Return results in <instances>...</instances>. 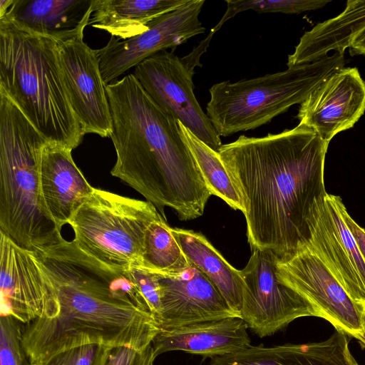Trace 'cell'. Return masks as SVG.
<instances>
[{
  "instance_id": "ba28073f",
  "label": "cell",
  "mask_w": 365,
  "mask_h": 365,
  "mask_svg": "<svg viewBox=\"0 0 365 365\" xmlns=\"http://www.w3.org/2000/svg\"><path fill=\"white\" fill-rule=\"evenodd\" d=\"M277 275L336 330L356 339L365 349V308L353 300L319 257L307 246L293 255L277 257Z\"/></svg>"
},
{
  "instance_id": "7a4b0ae2",
  "label": "cell",
  "mask_w": 365,
  "mask_h": 365,
  "mask_svg": "<svg viewBox=\"0 0 365 365\" xmlns=\"http://www.w3.org/2000/svg\"><path fill=\"white\" fill-rule=\"evenodd\" d=\"M55 288L53 317L23 327L29 364L72 347L99 344L142 349L159 331L128 271L115 269L64 240L36 253Z\"/></svg>"
},
{
  "instance_id": "83f0119b",
  "label": "cell",
  "mask_w": 365,
  "mask_h": 365,
  "mask_svg": "<svg viewBox=\"0 0 365 365\" xmlns=\"http://www.w3.org/2000/svg\"><path fill=\"white\" fill-rule=\"evenodd\" d=\"M21 322L10 315L0 317V365H29L22 346Z\"/></svg>"
},
{
  "instance_id": "484cf974",
  "label": "cell",
  "mask_w": 365,
  "mask_h": 365,
  "mask_svg": "<svg viewBox=\"0 0 365 365\" xmlns=\"http://www.w3.org/2000/svg\"><path fill=\"white\" fill-rule=\"evenodd\" d=\"M227 9L218 24L203 40L210 44L213 34L230 19L238 13L252 10L258 13L301 14L317 10L325 6L330 1L327 0H226Z\"/></svg>"
},
{
  "instance_id": "7c38bea8",
  "label": "cell",
  "mask_w": 365,
  "mask_h": 365,
  "mask_svg": "<svg viewBox=\"0 0 365 365\" xmlns=\"http://www.w3.org/2000/svg\"><path fill=\"white\" fill-rule=\"evenodd\" d=\"M1 314L26 324L57 313L53 282L35 252L21 248L0 231Z\"/></svg>"
},
{
  "instance_id": "8fae6325",
  "label": "cell",
  "mask_w": 365,
  "mask_h": 365,
  "mask_svg": "<svg viewBox=\"0 0 365 365\" xmlns=\"http://www.w3.org/2000/svg\"><path fill=\"white\" fill-rule=\"evenodd\" d=\"M205 2L189 0L151 21L145 32L134 37L122 40L111 36L104 47L96 50L106 84L153 55L168 48L173 51L190 38L205 33L199 19Z\"/></svg>"
},
{
  "instance_id": "6da1fadb",
  "label": "cell",
  "mask_w": 365,
  "mask_h": 365,
  "mask_svg": "<svg viewBox=\"0 0 365 365\" xmlns=\"http://www.w3.org/2000/svg\"><path fill=\"white\" fill-rule=\"evenodd\" d=\"M328 145L299 124L263 137L242 135L222 145L218 153L243 205L252 251L285 257L307 244L311 207L327 193Z\"/></svg>"
},
{
  "instance_id": "ffe728a7",
  "label": "cell",
  "mask_w": 365,
  "mask_h": 365,
  "mask_svg": "<svg viewBox=\"0 0 365 365\" xmlns=\"http://www.w3.org/2000/svg\"><path fill=\"white\" fill-rule=\"evenodd\" d=\"M71 151L47 143L41 158L42 197L49 215L61 230L94 188L75 164Z\"/></svg>"
},
{
  "instance_id": "5b68a950",
  "label": "cell",
  "mask_w": 365,
  "mask_h": 365,
  "mask_svg": "<svg viewBox=\"0 0 365 365\" xmlns=\"http://www.w3.org/2000/svg\"><path fill=\"white\" fill-rule=\"evenodd\" d=\"M47 143L0 91V231L36 253L65 240L41 190V158Z\"/></svg>"
},
{
  "instance_id": "d4e9b609",
  "label": "cell",
  "mask_w": 365,
  "mask_h": 365,
  "mask_svg": "<svg viewBox=\"0 0 365 365\" xmlns=\"http://www.w3.org/2000/svg\"><path fill=\"white\" fill-rule=\"evenodd\" d=\"M180 133L187 144L211 195L223 200L234 210L244 211L237 190L222 162L219 153L198 139L178 122Z\"/></svg>"
},
{
  "instance_id": "f546056e",
  "label": "cell",
  "mask_w": 365,
  "mask_h": 365,
  "mask_svg": "<svg viewBox=\"0 0 365 365\" xmlns=\"http://www.w3.org/2000/svg\"><path fill=\"white\" fill-rule=\"evenodd\" d=\"M155 358L151 344L142 349L120 346L110 349L105 365H153Z\"/></svg>"
},
{
  "instance_id": "1f68e13d",
  "label": "cell",
  "mask_w": 365,
  "mask_h": 365,
  "mask_svg": "<svg viewBox=\"0 0 365 365\" xmlns=\"http://www.w3.org/2000/svg\"><path fill=\"white\" fill-rule=\"evenodd\" d=\"M349 48L351 56H365V29L355 38Z\"/></svg>"
},
{
  "instance_id": "cb8c5ba5",
  "label": "cell",
  "mask_w": 365,
  "mask_h": 365,
  "mask_svg": "<svg viewBox=\"0 0 365 365\" xmlns=\"http://www.w3.org/2000/svg\"><path fill=\"white\" fill-rule=\"evenodd\" d=\"M138 264L163 274H179L191 266L174 237L172 227L162 216L153 221L146 230Z\"/></svg>"
},
{
  "instance_id": "277c9868",
  "label": "cell",
  "mask_w": 365,
  "mask_h": 365,
  "mask_svg": "<svg viewBox=\"0 0 365 365\" xmlns=\"http://www.w3.org/2000/svg\"><path fill=\"white\" fill-rule=\"evenodd\" d=\"M0 91L50 144L73 150L83 133L71 108L57 42L0 18Z\"/></svg>"
},
{
  "instance_id": "44dd1931",
  "label": "cell",
  "mask_w": 365,
  "mask_h": 365,
  "mask_svg": "<svg viewBox=\"0 0 365 365\" xmlns=\"http://www.w3.org/2000/svg\"><path fill=\"white\" fill-rule=\"evenodd\" d=\"M365 29V0H349L338 16L317 24L306 31L294 52L288 56V68L317 61L330 51L344 53Z\"/></svg>"
},
{
  "instance_id": "9a60e30c",
  "label": "cell",
  "mask_w": 365,
  "mask_h": 365,
  "mask_svg": "<svg viewBox=\"0 0 365 365\" xmlns=\"http://www.w3.org/2000/svg\"><path fill=\"white\" fill-rule=\"evenodd\" d=\"M365 112V81L355 67H343L327 76L300 104L299 125L326 143L352 128Z\"/></svg>"
},
{
  "instance_id": "30bf717a",
  "label": "cell",
  "mask_w": 365,
  "mask_h": 365,
  "mask_svg": "<svg viewBox=\"0 0 365 365\" xmlns=\"http://www.w3.org/2000/svg\"><path fill=\"white\" fill-rule=\"evenodd\" d=\"M190 71L173 51H163L135 67L133 75L155 103L198 139L218 152L220 136L194 93Z\"/></svg>"
},
{
  "instance_id": "e0dca14e",
  "label": "cell",
  "mask_w": 365,
  "mask_h": 365,
  "mask_svg": "<svg viewBox=\"0 0 365 365\" xmlns=\"http://www.w3.org/2000/svg\"><path fill=\"white\" fill-rule=\"evenodd\" d=\"M94 0H0L5 17L31 32L56 42L83 36Z\"/></svg>"
},
{
  "instance_id": "7402d4cb",
  "label": "cell",
  "mask_w": 365,
  "mask_h": 365,
  "mask_svg": "<svg viewBox=\"0 0 365 365\" xmlns=\"http://www.w3.org/2000/svg\"><path fill=\"white\" fill-rule=\"evenodd\" d=\"M189 0H94L89 25L122 40L141 34L160 16Z\"/></svg>"
},
{
  "instance_id": "5bb4252c",
  "label": "cell",
  "mask_w": 365,
  "mask_h": 365,
  "mask_svg": "<svg viewBox=\"0 0 365 365\" xmlns=\"http://www.w3.org/2000/svg\"><path fill=\"white\" fill-rule=\"evenodd\" d=\"M78 36L57 42L58 63L71 108L83 135L110 137L112 116L96 50Z\"/></svg>"
},
{
  "instance_id": "4fadbf2b",
  "label": "cell",
  "mask_w": 365,
  "mask_h": 365,
  "mask_svg": "<svg viewBox=\"0 0 365 365\" xmlns=\"http://www.w3.org/2000/svg\"><path fill=\"white\" fill-rule=\"evenodd\" d=\"M341 198L327 193L312 205L305 245L327 266L349 297L365 308V261L339 207Z\"/></svg>"
},
{
  "instance_id": "52a82bcc",
  "label": "cell",
  "mask_w": 365,
  "mask_h": 365,
  "mask_svg": "<svg viewBox=\"0 0 365 365\" xmlns=\"http://www.w3.org/2000/svg\"><path fill=\"white\" fill-rule=\"evenodd\" d=\"M161 217L148 201L93 188L68 222L82 251L117 270L139 264L146 230Z\"/></svg>"
},
{
  "instance_id": "f1b7e54d",
  "label": "cell",
  "mask_w": 365,
  "mask_h": 365,
  "mask_svg": "<svg viewBox=\"0 0 365 365\" xmlns=\"http://www.w3.org/2000/svg\"><path fill=\"white\" fill-rule=\"evenodd\" d=\"M158 322L160 313V286L157 273L134 264L127 270Z\"/></svg>"
},
{
  "instance_id": "9c48e42d",
  "label": "cell",
  "mask_w": 365,
  "mask_h": 365,
  "mask_svg": "<svg viewBox=\"0 0 365 365\" xmlns=\"http://www.w3.org/2000/svg\"><path fill=\"white\" fill-rule=\"evenodd\" d=\"M277 256L259 250L240 270L244 281L240 317L260 338L273 335L303 317H317L314 307L277 275Z\"/></svg>"
},
{
  "instance_id": "4316f807",
  "label": "cell",
  "mask_w": 365,
  "mask_h": 365,
  "mask_svg": "<svg viewBox=\"0 0 365 365\" xmlns=\"http://www.w3.org/2000/svg\"><path fill=\"white\" fill-rule=\"evenodd\" d=\"M113 347L89 344L60 351L29 365H105Z\"/></svg>"
},
{
  "instance_id": "8992f818",
  "label": "cell",
  "mask_w": 365,
  "mask_h": 365,
  "mask_svg": "<svg viewBox=\"0 0 365 365\" xmlns=\"http://www.w3.org/2000/svg\"><path fill=\"white\" fill-rule=\"evenodd\" d=\"M344 65V53L334 52L283 71L215 83L209 89L206 114L220 136L255 129L301 104L321 81Z\"/></svg>"
},
{
  "instance_id": "4dcf8cb0",
  "label": "cell",
  "mask_w": 365,
  "mask_h": 365,
  "mask_svg": "<svg viewBox=\"0 0 365 365\" xmlns=\"http://www.w3.org/2000/svg\"><path fill=\"white\" fill-rule=\"evenodd\" d=\"M340 213L351 231L365 261V230L361 227L349 215L342 200L339 202Z\"/></svg>"
},
{
  "instance_id": "ac0fdd59",
  "label": "cell",
  "mask_w": 365,
  "mask_h": 365,
  "mask_svg": "<svg viewBox=\"0 0 365 365\" xmlns=\"http://www.w3.org/2000/svg\"><path fill=\"white\" fill-rule=\"evenodd\" d=\"M352 338L336 330L322 341L252 346L212 358L208 365H359L349 349Z\"/></svg>"
},
{
  "instance_id": "603a6c76",
  "label": "cell",
  "mask_w": 365,
  "mask_h": 365,
  "mask_svg": "<svg viewBox=\"0 0 365 365\" xmlns=\"http://www.w3.org/2000/svg\"><path fill=\"white\" fill-rule=\"evenodd\" d=\"M172 232L190 264L211 281L240 317L244 286L240 270L228 263L202 233L177 227H172Z\"/></svg>"
},
{
  "instance_id": "d6986e66",
  "label": "cell",
  "mask_w": 365,
  "mask_h": 365,
  "mask_svg": "<svg viewBox=\"0 0 365 365\" xmlns=\"http://www.w3.org/2000/svg\"><path fill=\"white\" fill-rule=\"evenodd\" d=\"M248 327L237 317L159 329L151 344L158 355L183 351L211 359L232 354L251 345Z\"/></svg>"
},
{
  "instance_id": "3957f363",
  "label": "cell",
  "mask_w": 365,
  "mask_h": 365,
  "mask_svg": "<svg viewBox=\"0 0 365 365\" xmlns=\"http://www.w3.org/2000/svg\"><path fill=\"white\" fill-rule=\"evenodd\" d=\"M106 88L116 152L111 175L142 195L165 220V207L182 221L202 216L212 195L178 121L155 103L133 73Z\"/></svg>"
},
{
  "instance_id": "2e32d148",
  "label": "cell",
  "mask_w": 365,
  "mask_h": 365,
  "mask_svg": "<svg viewBox=\"0 0 365 365\" xmlns=\"http://www.w3.org/2000/svg\"><path fill=\"white\" fill-rule=\"evenodd\" d=\"M157 274L161 302L159 329L240 317L211 281L193 265L179 274Z\"/></svg>"
}]
</instances>
